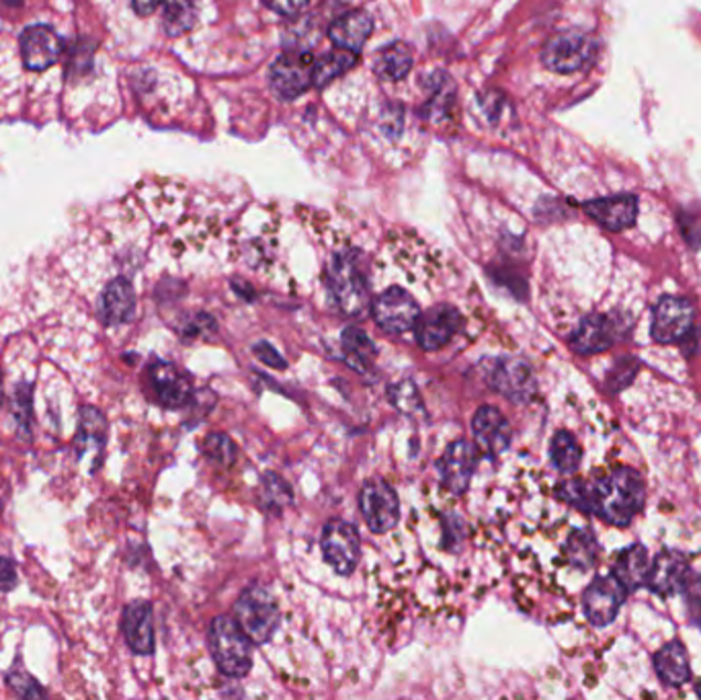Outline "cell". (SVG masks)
I'll use <instances>...</instances> for the list:
<instances>
[{"mask_svg":"<svg viewBox=\"0 0 701 700\" xmlns=\"http://www.w3.org/2000/svg\"><path fill=\"white\" fill-rule=\"evenodd\" d=\"M13 417L17 422V434L21 439H31V389L25 382H21L13 393Z\"/></svg>","mask_w":701,"mask_h":700,"instance_id":"obj_34","label":"cell"},{"mask_svg":"<svg viewBox=\"0 0 701 700\" xmlns=\"http://www.w3.org/2000/svg\"><path fill=\"white\" fill-rule=\"evenodd\" d=\"M679 343H681V348H683V351H686L688 356H698V353H701V325L700 327L693 325Z\"/></svg>","mask_w":701,"mask_h":700,"instance_id":"obj_43","label":"cell"},{"mask_svg":"<svg viewBox=\"0 0 701 700\" xmlns=\"http://www.w3.org/2000/svg\"><path fill=\"white\" fill-rule=\"evenodd\" d=\"M358 62V54L349 50H334L315 60V87H327L334 78L343 76Z\"/></svg>","mask_w":701,"mask_h":700,"instance_id":"obj_29","label":"cell"},{"mask_svg":"<svg viewBox=\"0 0 701 700\" xmlns=\"http://www.w3.org/2000/svg\"><path fill=\"white\" fill-rule=\"evenodd\" d=\"M688 577L689 563L686 554L679 551H662L650 563L646 585L659 596H671L683 590Z\"/></svg>","mask_w":701,"mask_h":700,"instance_id":"obj_22","label":"cell"},{"mask_svg":"<svg viewBox=\"0 0 701 700\" xmlns=\"http://www.w3.org/2000/svg\"><path fill=\"white\" fill-rule=\"evenodd\" d=\"M136 312V293L126 277H115L100 294L99 319L103 325H126Z\"/></svg>","mask_w":701,"mask_h":700,"instance_id":"obj_23","label":"cell"},{"mask_svg":"<svg viewBox=\"0 0 701 700\" xmlns=\"http://www.w3.org/2000/svg\"><path fill=\"white\" fill-rule=\"evenodd\" d=\"M359 508L373 534H386L401 520L399 496L382 479H372L363 485L359 496Z\"/></svg>","mask_w":701,"mask_h":700,"instance_id":"obj_8","label":"cell"},{"mask_svg":"<svg viewBox=\"0 0 701 700\" xmlns=\"http://www.w3.org/2000/svg\"><path fill=\"white\" fill-rule=\"evenodd\" d=\"M695 310L688 298L662 296L652 310L650 336L657 343H679L693 327Z\"/></svg>","mask_w":701,"mask_h":700,"instance_id":"obj_11","label":"cell"},{"mask_svg":"<svg viewBox=\"0 0 701 700\" xmlns=\"http://www.w3.org/2000/svg\"><path fill=\"white\" fill-rule=\"evenodd\" d=\"M591 219L599 222L603 229L612 233H622L634 226L638 219V198L634 193H617L609 198H599L583 205Z\"/></svg>","mask_w":701,"mask_h":700,"instance_id":"obj_18","label":"cell"},{"mask_svg":"<svg viewBox=\"0 0 701 700\" xmlns=\"http://www.w3.org/2000/svg\"><path fill=\"white\" fill-rule=\"evenodd\" d=\"M160 2H164V0H131V7L138 15L148 17L157 11Z\"/></svg>","mask_w":701,"mask_h":700,"instance_id":"obj_44","label":"cell"},{"mask_svg":"<svg viewBox=\"0 0 701 700\" xmlns=\"http://www.w3.org/2000/svg\"><path fill=\"white\" fill-rule=\"evenodd\" d=\"M490 386L501 393L504 399L517 405H525L538 393V380L531 365L521 358H501L497 360L490 376Z\"/></svg>","mask_w":701,"mask_h":700,"instance_id":"obj_10","label":"cell"},{"mask_svg":"<svg viewBox=\"0 0 701 700\" xmlns=\"http://www.w3.org/2000/svg\"><path fill=\"white\" fill-rule=\"evenodd\" d=\"M7 685L21 699H42L45 697V690L29 671L23 670L19 659L14 661L13 668L7 674Z\"/></svg>","mask_w":701,"mask_h":700,"instance_id":"obj_33","label":"cell"},{"mask_svg":"<svg viewBox=\"0 0 701 700\" xmlns=\"http://www.w3.org/2000/svg\"><path fill=\"white\" fill-rule=\"evenodd\" d=\"M679 222H681V231H683V236L689 245L701 247V212L683 210L679 216Z\"/></svg>","mask_w":701,"mask_h":700,"instance_id":"obj_38","label":"cell"},{"mask_svg":"<svg viewBox=\"0 0 701 700\" xmlns=\"http://www.w3.org/2000/svg\"><path fill=\"white\" fill-rule=\"evenodd\" d=\"M310 0H265V4L284 17H294L301 13L308 7Z\"/></svg>","mask_w":701,"mask_h":700,"instance_id":"obj_39","label":"cell"},{"mask_svg":"<svg viewBox=\"0 0 701 700\" xmlns=\"http://www.w3.org/2000/svg\"><path fill=\"white\" fill-rule=\"evenodd\" d=\"M4 403V386H2V370H0V407Z\"/></svg>","mask_w":701,"mask_h":700,"instance_id":"obj_45","label":"cell"},{"mask_svg":"<svg viewBox=\"0 0 701 700\" xmlns=\"http://www.w3.org/2000/svg\"><path fill=\"white\" fill-rule=\"evenodd\" d=\"M327 279L334 305L347 317H359L370 305L363 257L355 248L332 255Z\"/></svg>","mask_w":701,"mask_h":700,"instance_id":"obj_2","label":"cell"},{"mask_svg":"<svg viewBox=\"0 0 701 700\" xmlns=\"http://www.w3.org/2000/svg\"><path fill=\"white\" fill-rule=\"evenodd\" d=\"M344 356L349 360V364L358 368L361 372H368L375 362V348H373L372 339L365 336L358 327H349L344 329L343 339H341Z\"/></svg>","mask_w":701,"mask_h":700,"instance_id":"obj_30","label":"cell"},{"mask_svg":"<svg viewBox=\"0 0 701 700\" xmlns=\"http://www.w3.org/2000/svg\"><path fill=\"white\" fill-rule=\"evenodd\" d=\"M387 396H390L392 405L406 415H415L416 411H421L423 407L421 393L411 380H402L399 384H392L387 391Z\"/></svg>","mask_w":701,"mask_h":700,"instance_id":"obj_35","label":"cell"},{"mask_svg":"<svg viewBox=\"0 0 701 700\" xmlns=\"http://www.w3.org/2000/svg\"><path fill=\"white\" fill-rule=\"evenodd\" d=\"M472 429L478 450L488 458L499 456L511 446V438H513L511 425L501 411L492 405H485L476 411Z\"/></svg>","mask_w":701,"mask_h":700,"instance_id":"obj_16","label":"cell"},{"mask_svg":"<svg viewBox=\"0 0 701 700\" xmlns=\"http://www.w3.org/2000/svg\"><path fill=\"white\" fill-rule=\"evenodd\" d=\"M198 21V0H164L162 28L167 35L179 38L193 30Z\"/></svg>","mask_w":701,"mask_h":700,"instance_id":"obj_28","label":"cell"},{"mask_svg":"<svg viewBox=\"0 0 701 700\" xmlns=\"http://www.w3.org/2000/svg\"><path fill=\"white\" fill-rule=\"evenodd\" d=\"M476 460H478V448L470 442L458 439L449 444V448L445 450L444 458L439 463V468H442L444 485L452 494L461 496L470 487Z\"/></svg>","mask_w":701,"mask_h":700,"instance_id":"obj_20","label":"cell"},{"mask_svg":"<svg viewBox=\"0 0 701 700\" xmlns=\"http://www.w3.org/2000/svg\"><path fill=\"white\" fill-rule=\"evenodd\" d=\"M121 630L134 654L150 656L155 651V618H152L150 602L146 600L129 602L121 618Z\"/></svg>","mask_w":701,"mask_h":700,"instance_id":"obj_21","label":"cell"},{"mask_svg":"<svg viewBox=\"0 0 701 700\" xmlns=\"http://www.w3.org/2000/svg\"><path fill=\"white\" fill-rule=\"evenodd\" d=\"M109 425L99 409L85 405L78 413V429L74 438V450L78 460H88V473L93 475L100 467L103 450L107 444Z\"/></svg>","mask_w":701,"mask_h":700,"instance_id":"obj_14","label":"cell"},{"mask_svg":"<svg viewBox=\"0 0 701 700\" xmlns=\"http://www.w3.org/2000/svg\"><path fill=\"white\" fill-rule=\"evenodd\" d=\"M566 553L576 570L587 571L599 556V544L591 530H574L566 542Z\"/></svg>","mask_w":701,"mask_h":700,"instance_id":"obj_32","label":"cell"},{"mask_svg":"<svg viewBox=\"0 0 701 700\" xmlns=\"http://www.w3.org/2000/svg\"><path fill=\"white\" fill-rule=\"evenodd\" d=\"M648 571H650L648 551L642 544H634L619 554L616 568H614V575L628 592H631V590H638V587L646 585Z\"/></svg>","mask_w":701,"mask_h":700,"instance_id":"obj_26","label":"cell"},{"mask_svg":"<svg viewBox=\"0 0 701 700\" xmlns=\"http://www.w3.org/2000/svg\"><path fill=\"white\" fill-rule=\"evenodd\" d=\"M686 594H688L689 618L701 627V573L691 575L686 582Z\"/></svg>","mask_w":701,"mask_h":700,"instance_id":"obj_37","label":"cell"},{"mask_svg":"<svg viewBox=\"0 0 701 700\" xmlns=\"http://www.w3.org/2000/svg\"><path fill=\"white\" fill-rule=\"evenodd\" d=\"M253 350L257 353V358L261 362H265V364L272 365V368H279V370H284L287 365L286 360H284L277 351L273 350L269 343H257Z\"/></svg>","mask_w":701,"mask_h":700,"instance_id":"obj_41","label":"cell"},{"mask_svg":"<svg viewBox=\"0 0 701 700\" xmlns=\"http://www.w3.org/2000/svg\"><path fill=\"white\" fill-rule=\"evenodd\" d=\"M556 496H559V499H562V501H566V503L574 506L576 510L588 513L591 482L583 481V479H571V481H564L562 485H559Z\"/></svg>","mask_w":701,"mask_h":700,"instance_id":"obj_36","label":"cell"},{"mask_svg":"<svg viewBox=\"0 0 701 700\" xmlns=\"http://www.w3.org/2000/svg\"><path fill=\"white\" fill-rule=\"evenodd\" d=\"M320 549L325 561L339 575H349L358 568L361 539L358 528L344 520H330L320 537Z\"/></svg>","mask_w":701,"mask_h":700,"instance_id":"obj_9","label":"cell"},{"mask_svg":"<svg viewBox=\"0 0 701 700\" xmlns=\"http://www.w3.org/2000/svg\"><path fill=\"white\" fill-rule=\"evenodd\" d=\"M464 317L458 308L452 305H437L431 308L416 322V341L425 351H437L445 348L461 329Z\"/></svg>","mask_w":701,"mask_h":700,"instance_id":"obj_15","label":"cell"},{"mask_svg":"<svg viewBox=\"0 0 701 700\" xmlns=\"http://www.w3.org/2000/svg\"><path fill=\"white\" fill-rule=\"evenodd\" d=\"M413 68V52L406 44H390L378 54L373 71L387 83H399Z\"/></svg>","mask_w":701,"mask_h":700,"instance_id":"obj_27","label":"cell"},{"mask_svg":"<svg viewBox=\"0 0 701 700\" xmlns=\"http://www.w3.org/2000/svg\"><path fill=\"white\" fill-rule=\"evenodd\" d=\"M234 616L246 637L257 645L269 641L282 621L277 602L261 585H251L244 590L234 604Z\"/></svg>","mask_w":701,"mask_h":700,"instance_id":"obj_4","label":"cell"},{"mask_svg":"<svg viewBox=\"0 0 701 700\" xmlns=\"http://www.w3.org/2000/svg\"><path fill=\"white\" fill-rule=\"evenodd\" d=\"M372 31V17L365 11H349L343 17L334 19V23L330 25L329 38L337 47L358 54L370 40Z\"/></svg>","mask_w":701,"mask_h":700,"instance_id":"obj_24","label":"cell"},{"mask_svg":"<svg viewBox=\"0 0 701 700\" xmlns=\"http://www.w3.org/2000/svg\"><path fill=\"white\" fill-rule=\"evenodd\" d=\"M148 380H150V386H152L155 396L162 407H185L193 396L191 382L171 362L155 360L148 368Z\"/></svg>","mask_w":701,"mask_h":700,"instance_id":"obj_17","label":"cell"},{"mask_svg":"<svg viewBox=\"0 0 701 700\" xmlns=\"http://www.w3.org/2000/svg\"><path fill=\"white\" fill-rule=\"evenodd\" d=\"M229 442L230 439L226 438V436H215L214 434V436H210V439H208L205 450H208V454H210L214 460H217V463H229V460L234 458V454H226L222 450Z\"/></svg>","mask_w":701,"mask_h":700,"instance_id":"obj_42","label":"cell"},{"mask_svg":"<svg viewBox=\"0 0 701 700\" xmlns=\"http://www.w3.org/2000/svg\"><path fill=\"white\" fill-rule=\"evenodd\" d=\"M645 479L634 468H617L612 475L591 482L588 513L614 526H628L645 506Z\"/></svg>","mask_w":701,"mask_h":700,"instance_id":"obj_1","label":"cell"},{"mask_svg":"<svg viewBox=\"0 0 701 700\" xmlns=\"http://www.w3.org/2000/svg\"><path fill=\"white\" fill-rule=\"evenodd\" d=\"M373 321L390 336H402L415 329L421 319V307L415 296L399 286H392L372 303Z\"/></svg>","mask_w":701,"mask_h":700,"instance_id":"obj_6","label":"cell"},{"mask_svg":"<svg viewBox=\"0 0 701 700\" xmlns=\"http://www.w3.org/2000/svg\"><path fill=\"white\" fill-rule=\"evenodd\" d=\"M628 325L630 322L624 321V315L593 312L578 322L576 331L571 337V348L581 356L612 350L626 333Z\"/></svg>","mask_w":701,"mask_h":700,"instance_id":"obj_7","label":"cell"},{"mask_svg":"<svg viewBox=\"0 0 701 700\" xmlns=\"http://www.w3.org/2000/svg\"><path fill=\"white\" fill-rule=\"evenodd\" d=\"M597 56V42L583 31H562L548 40L542 62L552 73L573 74L587 68Z\"/></svg>","mask_w":701,"mask_h":700,"instance_id":"obj_5","label":"cell"},{"mask_svg":"<svg viewBox=\"0 0 701 700\" xmlns=\"http://www.w3.org/2000/svg\"><path fill=\"white\" fill-rule=\"evenodd\" d=\"M272 85L284 99H296L315 85V59L306 52H287L273 64Z\"/></svg>","mask_w":701,"mask_h":700,"instance_id":"obj_13","label":"cell"},{"mask_svg":"<svg viewBox=\"0 0 701 700\" xmlns=\"http://www.w3.org/2000/svg\"><path fill=\"white\" fill-rule=\"evenodd\" d=\"M210 651L215 666L229 678H243L253 668V647L236 618L217 616L210 628Z\"/></svg>","mask_w":701,"mask_h":700,"instance_id":"obj_3","label":"cell"},{"mask_svg":"<svg viewBox=\"0 0 701 700\" xmlns=\"http://www.w3.org/2000/svg\"><path fill=\"white\" fill-rule=\"evenodd\" d=\"M655 670L665 686L679 688V686L688 685L691 670H689L688 651L683 643H667L655 656Z\"/></svg>","mask_w":701,"mask_h":700,"instance_id":"obj_25","label":"cell"},{"mask_svg":"<svg viewBox=\"0 0 701 700\" xmlns=\"http://www.w3.org/2000/svg\"><path fill=\"white\" fill-rule=\"evenodd\" d=\"M698 694H700L701 697V682H700V686H698Z\"/></svg>","mask_w":701,"mask_h":700,"instance_id":"obj_46","label":"cell"},{"mask_svg":"<svg viewBox=\"0 0 701 700\" xmlns=\"http://www.w3.org/2000/svg\"><path fill=\"white\" fill-rule=\"evenodd\" d=\"M550 458L559 473L574 475L581 467L583 450L571 432H559L550 444Z\"/></svg>","mask_w":701,"mask_h":700,"instance_id":"obj_31","label":"cell"},{"mask_svg":"<svg viewBox=\"0 0 701 700\" xmlns=\"http://www.w3.org/2000/svg\"><path fill=\"white\" fill-rule=\"evenodd\" d=\"M21 56L29 71L42 73L62 56V42L47 25H31L21 33Z\"/></svg>","mask_w":701,"mask_h":700,"instance_id":"obj_19","label":"cell"},{"mask_svg":"<svg viewBox=\"0 0 701 700\" xmlns=\"http://www.w3.org/2000/svg\"><path fill=\"white\" fill-rule=\"evenodd\" d=\"M628 596V590L622 585L616 575H602L595 577L583 594V608L587 614L588 623L595 627H605L614 623L624 600Z\"/></svg>","mask_w":701,"mask_h":700,"instance_id":"obj_12","label":"cell"},{"mask_svg":"<svg viewBox=\"0 0 701 700\" xmlns=\"http://www.w3.org/2000/svg\"><path fill=\"white\" fill-rule=\"evenodd\" d=\"M14 561L9 556H0V590L9 592L17 585V571H14Z\"/></svg>","mask_w":701,"mask_h":700,"instance_id":"obj_40","label":"cell"}]
</instances>
